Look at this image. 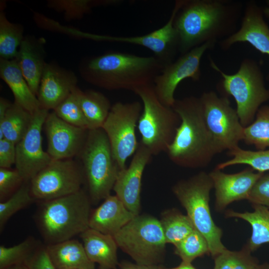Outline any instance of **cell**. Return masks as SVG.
<instances>
[{"label":"cell","instance_id":"6da1fadb","mask_svg":"<svg viewBox=\"0 0 269 269\" xmlns=\"http://www.w3.org/2000/svg\"><path fill=\"white\" fill-rule=\"evenodd\" d=\"M242 3L230 0H184L174 26L183 54L204 43H216L237 30Z\"/></svg>","mask_w":269,"mask_h":269},{"label":"cell","instance_id":"7a4b0ae2","mask_svg":"<svg viewBox=\"0 0 269 269\" xmlns=\"http://www.w3.org/2000/svg\"><path fill=\"white\" fill-rule=\"evenodd\" d=\"M164 65L154 56L109 52L82 62L80 74L87 82L108 90L137 89L153 85Z\"/></svg>","mask_w":269,"mask_h":269},{"label":"cell","instance_id":"3957f363","mask_svg":"<svg viewBox=\"0 0 269 269\" xmlns=\"http://www.w3.org/2000/svg\"><path fill=\"white\" fill-rule=\"evenodd\" d=\"M172 108L180 123L165 152L169 159L185 168L207 166L220 152L206 125L200 97L176 99Z\"/></svg>","mask_w":269,"mask_h":269},{"label":"cell","instance_id":"277c9868","mask_svg":"<svg viewBox=\"0 0 269 269\" xmlns=\"http://www.w3.org/2000/svg\"><path fill=\"white\" fill-rule=\"evenodd\" d=\"M90 198L83 190L45 201L38 222L49 244L71 239L89 228Z\"/></svg>","mask_w":269,"mask_h":269},{"label":"cell","instance_id":"5b68a950","mask_svg":"<svg viewBox=\"0 0 269 269\" xmlns=\"http://www.w3.org/2000/svg\"><path fill=\"white\" fill-rule=\"evenodd\" d=\"M213 188L209 173L201 171L177 182L172 191L185 209L195 229L205 238L209 254L216 257L226 248L221 241L222 230L215 224L211 214L209 199Z\"/></svg>","mask_w":269,"mask_h":269},{"label":"cell","instance_id":"8992f818","mask_svg":"<svg viewBox=\"0 0 269 269\" xmlns=\"http://www.w3.org/2000/svg\"><path fill=\"white\" fill-rule=\"evenodd\" d=\"M211 67L222 77L219 89L225 96H232L237 104V112L244 127L254 120L260 106L269 100V89L266 88L260 67L254 60L244 59L238 71L227 74L210 59Z\"/></svg>","mask_w":269,"mask_h":269},{"label":"cell","instance_id":"52a82bcc","mask_svg":"<svg viewBox=\"0 0 269 269\" xmlns=\"http://www.w3.org/2000/svg\"><path fill=\"white\" fill-rule=\"evenodd\" d=\"M78 155L82 162L90 199L98 201L106 199L111 195L121 170L102 128L88 130Z\"/></svg>","mask_w":269,"mask_h":269},{"label":"cell","instance_id":"ba28073f","mask_svg":"<svg viewBox=\"0 0 269 269\" xmlns=\"http://www.w3.org/2000/svg\"><path fill=\"white\" fill-rule=\"evenodd\" d=\"M134 92L142 102V112L137 125L141 135L139 142L152 155L166 152L180 123L178 115L159 101L153 85L140 87Z\"/></svg>","mask_w":269,"mask_h":269},{"label":"cell","instance_id":"9c48e42d","mask_svg":"<svg viewBox=\"0 0 269 269\" xmlns=\"http://www.w3.org/2000/svg\"><path fill=\"white\" fill-rule=\"evenodd\" d=\"M118 245L141 265H160L166 242L160 220L146 215L135 216L114 236Z\"/></svg>","mask_w":269,"mask_h":269},{"label":"cell","instance_id":"30bf717a","mask_svg":"<svg viewBox=\"0 0 269 269\" xmlns=\"http://www.w3.org/2000/svg\"><path fill=\"white\" fill-rule=\"evenodd\" d=\"M200 99L206 125L219 152L239 147L245 127L228 97L209 91L203 93Z\"/></svg>","mask_w":269,"mask_h":269},{"label":"cell","instance_id":"8fae6325","mask_svg":"<svg viewBox=\"0 0 269 269\" xmlns=\"http://www.w3.org/2000/svg\"><path fill=\"white\" fill-rule=\"evenodd\" d=\"M142 109L141 104L138 101L118 102L112 105L102 127L121 170L126 168V162L138 147L135 128Z\"/></svg>","mask_w":269,"mask_h":269},{"label":"cell","instance_id":"7c38bea8","mask_svg":"<svg viewBox=\"0 0 269 269\" xmlns=\"http://www.w3.org/2000/svg\"><path fill=\"white\" fill-rule=\"evenodd\" d=\"M83 174L72 158L53 159L31 180V195L45 201L75 193L81 189Z\"/></svg>","mask_w":269,"mask_h":269},{"label":"cell","instance_id":"4fadbf2b","mask_svg":"<svg viewBox=\"0 0 269 269\" xmlns=\"http://www.w3.org/2000/svg\"><path fill=\"white\" fill-rule=\"evenodd\" d=\"M215 44L214 42H209L197 46L164 66L153 83L156 95L163 105L172 107L176 100L174 96L175 90L182 81L187 78L194 81L200 80L202 57Z\"/></svg>","mask_w":269,"mask_h":269},{"label":"cell","instance_id":"5bb4252c","mask_svg":"<svg viewBox=\"0 0 269 269\" xmlns=\"http://www.w3.org/2000/svg\"><path fill=\"white\" fill-rule=\"evenodd\" d=\"M48 114L41 108L33 113L29 128L16 144L15 165L24 181H31L53 160L42 147L41 131Z\"/></svg>","mask_w":269,"mask_h":269},{"label":"cell","instance_id":"9a60e30c","mask_svg":"<svg viewBox=\"0 0 269 269\" xmlns=\"http://www.w3.org/2000/svg\"><path fill=\"white\" fill-rule=\"evenodd\" d=\"M184 2V0H176L171 15L162 27L143 35L136 36H111L96 35L95 40H107L137 45L151 51L154 56L164 66L173 61L179 52V40L174 26L175 16Z\"/></svg>","mask_w":269,"mask_h":269},{"label":"cell","instance_id":"2e32d148","mask_svg":"<svg viewBox=\"0 0 269 269\" xmlns=\"http://www.w3.org/2000/svg\"><path fill=\"white\" fill-rule=\"evenodd\" d=\"M48 142L47 152L54 160L70 159L79 154L88 130L72 125L49 113L44 123Z\"/></svg>","mask_w":269,"mask_h":269},{"label":"cell","instance_id":"e0dca14e","mask_svg":"<svg viewBox=\"0 0 269 269\" xmlns=\"http://www.w3.org/2000/svg\"><path fill=\"white\" fill-rule=\"evenodd\" d=\"M152 155L144 145H138L130 165L120 170L113 190L127 209L135 216L140 208V191L143 172Z\"/></svg>","mask_w":269,"mask_h":269},{"label":"cell","instance_id":"ac0fdd59","mask_svg":"<svg viewBox=\"0 0 269 269\" xmlns=\"http://www.w3.org/2000/svg\"><path fill=\"white\" fill-rule=\"evenodd\" d=\"M264 173L255 172L250 167L233 174L216 168L211 171L209 174L215 189L216 210L222 211L234 201L248 200L253 186Z\"/></svg>","mask_w":269,"mask_h":269},{"label":"cell","instance_id":"d6986e66","mask_svg":"<svg viewBox=\"0 0 269 269\" xmlns=\"http://www.w3.org/2000/svg\"><path fill=\"white\" fill-rule=\"evenodd\" d=\"M239 29L219 42L223 50L235 43L248 42L262 54L269 56V27L263 18V11L255 2L246 3ZM269 80V73L267 77Z\"/></svg>","mask_w":269,"mask_h":269},{"label":"cell","instance_id":"ffe728a7","mask_svg":"<svg viewBox=\"0 0 269 269\" xmlns=\"http://www.w3.org/2000/svg\"><path fill=\"white\" fill-rule=\"evenodd\" d=\"M77 83L73 71L46 63L37 94L40 108L53 110L78 87Z\"/></svg>","mask_w":269,"mask_h":269},{"label":"cell","instance_id":"44dd1931","mask_svg":"<svg viewBox=\"0 0 269 269\" xmlns=\"http://www.w3.org/2000/svg\"><path fill=\"white\" fill-rule=\"evenodd\" d=\"M44 43L43 38L24 36L15 58L31 90L36 97L46 64Z\"/></svg>","mask_w":269,"mask_h":269},{"label":"cell","instance_id":"7402d4cb","mask_svg":"<svg viewBox=\"0 0 269 269\" xmlns=\"http://www.w3.org/2000/svg\"><path fill=\"white\" fill-rule=\"evenodd\" d=\"M135 216L116 195H110L91 214L89 226L114 236Z\"/></svg>","mask_w":269,"mask_h":269},{"label":"cell","instance_id":"603a6c76","mask_svg":"<svg viewBox=\"0 0 269 269\" xmlns=\"http://www.w3.org/2000/svg\"><path fill=\"white\" fill-rule=\"evenodd\" d=\"M80 237L88 258L99 265V269H117L118 247L113 236L89 228Z\"/></svg>","mask_w":269,"mask_h":269},{"label":"cell","instance_id":"cb8c5ba5","mask_svg":"<svg viewBox=\"0 0 269 269\" xmlns=\"http://www.w3.org/2000/svg\"><path fill=\"white\" fill-rule=\"evenodd\" d=\"M0 77L11 90L15 103L31 114L40 108L37 97L31 90L15 59H0Z\"/></svg>","mask_w":269,"mask_h":269},{"label":"cell","instance_id":"d4e9b609","mask_svg":"<svg viewBox=\"0 0 269 269\" xmlns=\"http://www.w3.org/2000/svg\"><path fill=\"white\" fill-rule=\"evenodd\" d=\"M45 249L56 269H95V263L89 260L83 245L77 240L49 244Z\"/></svg>","mask_w":269,"mask_h":269},{"label":"cell","instance_id":"484cf974","mask_svg":"<svg viewBox=\"0 0 269 269\" xmlns=\"http://www.w3.org/2000/svg\"><path fill=\"white\" fill-rule=\"evenodd\" d=\"M253 212L239 213L232 210L226 211L227 217L242 219L251 226V236L246 245L251 252L258 249L262 245L269 243V208L265 206L253 204Z\"/></svg>","mask_w":269,"mask_h":269},{"label":"cell","instance_id":"4316f807","mask_svg":"<svg viewBox=\"0 0 269 269\" xmlns=\"http://www.w3.org/2000/svg\"><path fill=\"white\" fill-rule=\"evenodd\" d=\"M79 101L88 130L102 128L112 106L109 99L100 92L80 89Z\"/></svg>","mask_w":269,"mask_h":269},{"label":"cell","instance_id":"83f0119b","mask_svg":"<svg viewBox=\"0 0 269 269\" xmlns=\"http://www.w3.org/2000/svg\"><path fill=\"white\" fill-rule=\"evenodd\" d=\"M32 115L14 102L12 103L0 120V140L5 138L18 143L29 128Z\"/></svg>","mask_w":269,"mask_h":269},{"label":"cell","instance_id":"f1b7e54d","mask_svg":"<svg viewBox=\"0 0 269 269\" xmlns=\"http://www.w3.org/2000/svg\"><path fill=\"white\" fill-rule=\"evenodd\" d=\"M4 2H0V59L12 60L16 58L24 37L22 25L10 22L3 11Z\"/></svg>","mask_w":269,"mask_h":269},{"label":"cell","instance_id":"f546056e","mask_svg":"<svg viewBox=\"0 0 269 269\" xmlns=\"http://www.w3.org/2000/svg\"><path fill=\"white\" fill-rule=\"evenodd\" d=\"M160 222L166 243L174 246L195 229L187 215L175 210L164 212Z\"/></svg>","mask_w":269,"mask_h":269},{"label":"cell","instance_id":"4dcf8cb0","mask_svg":"<svg viewBox=\"0 0 269 269\" xmlns=\"http://www.w3.org/2000/svg\"><path fill=\"white\" fill-rule=\"evenodd\" d=\"M116 0H49L47 5L56 11L63 12L66 20L80 19L89 13L93 8L119 3Z\"/></svg>","mask_w":269,"mask_h":269},{"label":"cell","instance_id":"1f68e13d","mask_svg":"<svg viewBox=\"0 0 269 269\" xmlns=\"http://www.w3.org/2000/svg\"><path fill=\"white\" fill-rule=\"evenodd\" d=\"M243 140L259 150L269 147V105L260 107L254 121L245 127Z\"/></svg>","mask_w":269,"mask_h":269},{"label":"cell","instance_id":"d6a6232c","mask_svg":"<svg viewBox=\"0 0 269 269\" xmlns=\"http://www.w3.org/2000/svg\"><path fill=\"white\" fill-rule=\"evenodd\" d=\"M232 158L217 164L216 168L222 170L237 164H246L257 172L269 171V149L255 151L246 150L239 146L228 151Z\"/></svg>","mask_w":269,"mask_h":269},{"label":"cell","instance_id":"836d02e7","mask_svg":"<svg viewBox=\"0 0 269 269\" xmlns=\"http://www.w3.org/2000/svg\"><path fill=\"white\" fill-rule=\"evenodd\" d=\"M246 245L239 251L225 249L215 257L214 269H254L259 265Z\"/></svg>","mask_w":269,"mask_h":269},{"label":"cell","instance_id":"e575fe53","mask_svg":"<svg viewBox=\"0 0 269 269\" xmlns=\"http://www.w3.org/2000/svg\"><path fill=\"white\" fill-rule=\"evenodd\" d=\"M174 253L182 262L191 264L197 258L209 254V250L205 238L195 229L175 246Z\"/></svg>","mask_w":269,"mask_h":269},{"label":"cell","instance_id":"d590c367","mask_svg":"<svg viewBox=\"0 0 269 269\" xmlns=\"http://www.w3.org/2000/svg\"><path fill=\"white\" fill-rule=\"evenodd\" d=\"M80 89L77 87L53 111L65 122L72 125L88 130L80 104Z\"/></svg>","mask_w":269,"mask_h":269},{"label":"cell","instance_id":"8d00e7d4","mask_svg":"<svg viewBox=\"0 0 269 269\" xmlns=\"http://www.w3.org/2000/svg\"><path fill=\"white\" fill-rule=\"evenodd\" d=\"M35 244L34 239L29 238L12 247L0 246V269L24 264L32 256Z\"/></svg>","mask_w":269,"mask_h":269},{"label":"cell","instance_id":"74e56055","mask_svg":"<svg viewBox=\"0 0 269 269\" xmlns=\"http://www.w3.org/2000/svg\"><path fill=\"white\" fill-rule=\"evenodd\" d=\"M34 198L30 187L24 185L19 188L7 200L0 203V227L1 229L6 222L14 213L28 205Z\"/></svg>","mask_w":269,"mask_h":269},{"label":"cell","instance_id":"f35d334b","mask_svg":"<svg viewBox=\"0 0 269 269\" xmlns=\"http://www.w3.org/2000/svg\"><path fill=\"white\" fill-rule=\"evenodd\" d=\"M248 200L252 204L269 208V174L264 173L257 180L250 192Z\"/></svg>","mask_w":269,"mask_h":269},{"label":"cell","instance_id":"ab89813d","mask_svg":"<svg viewBox=\"0 0 269 269\" xmlns=\"http://www.w3.org/2000/svg\"><path fill=\"white\" fill-rule=\"evenodd\" d=\"M24 181L17 170L0 168V196L2 198Z\"/></svg>","mask_w":269,"mask_h":269},{"label":"cell","instance_id":"60d3db41","mask_svg":"<svg viewBox=\"0 0 269 269\" xmlns=\"http://www.w3.org/2000/svg\"><path fill=\"white\" fill-rule=\"evenodd\" d=\"M16 161V144L5 138L0 140V168H9Z\"/></svg>","mask_w":269,"mask_h":269},{"label":"cell","instance_id":"b9f144b4","mask_svg":"<svg viewBox=\"0 0 269 269\" xmlns=\"http://www.w3.org/2000/svg\"><path fill=\"white\" fill-rule=\"evenodd\" d=\"M30 269H56L51 261L46 249L36 252L25 263Z\"/></svg>","mask_w":269,"mask_h":269},{"label":"cell","instance_id":"7bdbcfd3","mask_svg":"<svg viewBox=\"0 0 269 269\" xmlns=\"http://www.w3.org/2000/svg\"><path fill=\"white\" fill-rule=\"evenodd\" d=\"M161 265H141L124 261L119 264L120 269H160Z\"/></svg>","mask_w":269,"mask_h":269},{"label":"cell","instance_id":"ee69618b","mask_svg":"<svg viewBox=\"0 0 269 269\" xmlns=\"http://www.w3.org/2000/svg\"><path fill=\"white\" fill-rule=\"evenodd\" d=\"M11 104L12 103H10L6 99L2 97L0 98V120L3 118Z\"/></svg>","mask_w":269,"mask_h":269},{"label":"cell","instance_id":"f6af8a7d","mask_svg":"<svg viewBox=\"0 0 269 269\" xmlns=\"http://www.w3.org/2000/svg\"><path fill=\"white\" fill-rule=\"evenodd\" d=\"M160 269H196L190 263H186L182 262L180 265L173 268H165L162 266Z\"/></svg>","mask_w":269,"mask_h":269},{"label":"cell","instance_id":"bcb514c9","mask_svg":"<svg viewBox=\"0 0 269 269\" xmlns=\"http://www.w3.org/2000/svg\"><path fill=\"white\" fill-rule=\"evenodd\" d=\"M4 269H30L28 266L24 264L13 265Z\"/></svg>","mask_w":269,"mask_h":269},{"label":"cell","instance_id":"7dc6e473","mask_svg":"<svg viewBox=\"0 0 269 269\" xmlns=\"http://www.w3.org/2000/svg\"><path fill=\"white\" fill-rule=\"evenodd\" d=\"M254 269H269V264L266 263L257 265Z\"/></svg>","mask_w":269,"mask_h":269},{"label":"cell","instance_id":"c3c4849f","mask_svg":"<svg viewBox=\"0 0 269 269\" xmlns=\"http://www.w3.org/2000/svg\"><path fill=\"white\" fill-rule=\"evenodd\" d=\"M268 6L266 7L263 10L264 14L269 18V1H267Z\"/></svg>","mask_w":269,"mask_h":269}]
</instances>
